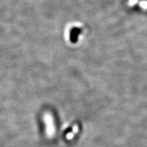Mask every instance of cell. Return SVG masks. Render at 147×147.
Here are the masks:
<instances>
[{
    "label": "cell",
    "mask_w": 147,
    "mask_h": 147,
    "mask_svg": "<svg viewBox=\"0 0 147 147\" xmlns=\"http://www.w3.org/2000/svg\"><path fill=\"white\" fill-rule=\"evenodd\" d=\"M81 32V29L79 28H77V27H75V28H73L70 32V40H71L72 42H76L78 40V37L80 35Z\"/></svg>",
    "instance_id": "7a4b0ae2"
},
{
    "label": "cell",
    "mask_w": 147,
    "mask_h": 147,
    "mask_svg": "<svg viewBox=\"0 0 147 147\" xmlns=\"http://www.w3.org/2000/svg\"><path fill=\"white\" fill-rule=\"evenodd\" d=\"M129 6L136 12L147 14V0H128Z\"/></svg>",
    "instance_id": "6da1fadb"
}]
</instances>
